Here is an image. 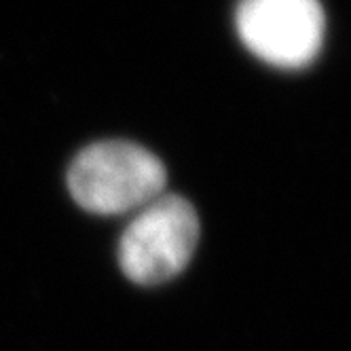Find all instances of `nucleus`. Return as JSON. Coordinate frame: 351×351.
<instances>
[{
	"label": "nucleus",
	"instance_id": "nucleus-1",
	"mask_svg": "<svg viewBox=\"0 0 351 351\" xmlns=\"http://www.w3.org/2000/svg\"><path fill=\"white\" fill-rule=\"evenodd\" d=\"M167 173L157 155L140 144L95 142L77 155L68 169V189L83 210L125 214L163 195Z\"/></svg>",
	"mask_w": 351,
	"mask_h": 351
},
{
	"label": "nucleus",
	"instance_id": "nucleus-2",
	"mask_svg": "<svg viewBox=\"0 0 351 351\" xmlns=\"http://www.w3.org/2000/svg\"><path fill=\"white\" fill-rule=\"evenodd\" d=\"M199 241V218L180 195H159L140 208L119 241V265L140 286H159L189 265Z\"/></svg>",
	"mask_w": 351,
	"mask_h": 351
},
{
	"label": "nucleus",
	"instance_id": "nucleus-3",
	"mask_svg": "<svg viewBox=\"0 0 351 351\" xmlns=\"http://www.w3.org/2000/svg\"><path fill=\"white\" fill-rule=\"evenodd\" d=\"M241 43L275 68H305L324 45L319 0H241L235 13Z\"/></svg>",
	"mask_w": 351,
	"mask_h": 351
}]
</instances>
